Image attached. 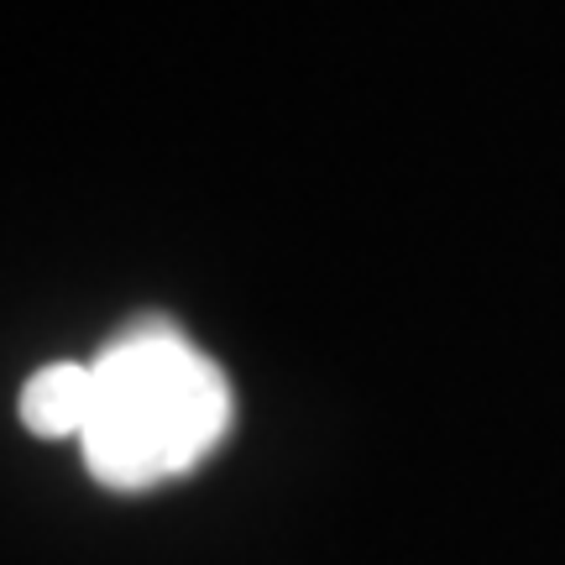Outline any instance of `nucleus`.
<instances>
[{
  "label": "nucleus",
  "instance_id": "f257e3e1",
  "mask_svg": "<svg viewBox=\"0 0 565 565\" xmlns=\"http://www.w3.org/2000/svg\"><path fill=\"white\" fill-rule=\"evenodd\" d=\"M95 408L79 435L84 466L100 487L147 492L183 477L231 429L221 366L173 324H131L95 356Z\"/></svg>",
  "mask_w": 565,
  "mask_h": 565
},
{
  "label": "nucleus",
  "instance_id": "f03ea898",
  "mask_svg": "<svg viewBox=\"0 0 565 565\" xmlns=\"http://www.w3.org/2000/svg\"><path fill=\"white\" fill-rule=\"evenodd\" d=\"M89 408H95V366L89 362H53L32 372L21 387V424L42 440H63V435L79 440Z\"/></svg>",
  "mask_w": 565,
  "mask_h": 565
}]
</instances>
